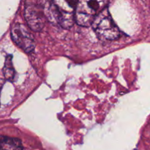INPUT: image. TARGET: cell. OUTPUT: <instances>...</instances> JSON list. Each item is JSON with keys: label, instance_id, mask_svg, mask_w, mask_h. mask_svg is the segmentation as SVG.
Segmentation results:
<instances>
[{"label": "cell", "instance_id": "1", "mask_svg": "<svg viewBox=\"0 0 150 150\" xmlns=\"http://www.w3.org/2000/svg\"><path fill=\"white\" fill-rule=\"evenodd\" d=\"M110 0H78L75 20L79 25L91 26L94 19L105 8Z\"/></svg>", "mask_w": 150, "mask_h": 150}, {"label": "cell", "instance_id": "2", "mask_svg": "<svg viewBox=\"0 0 150 150\" xmlns=\"http://www.w3.org/2000/svg\"><path fill=\"white\" fill-rule=\"evenodd\" d=\"M92 26L97 36L100 40H114L120 35V30L107 8L104 9L95 17Z\"/></svg>", "mask_w": 150, "mask_h": 150}, {"label": "cell", "instance_id": "3", "mask_svg": "<svg viewBox=\"0 0 150 150\" xmlns=\"http://www.w3.org/2000/svg\"><path fill=\"white\" fill-rule=\"evenodd\" d=\"M45 2L40 0H27L25 9V18L29 27L35 32H40L45 25Z\"/></svg>", "mask_w": 150, "mask_h": 150}, {"label": "cell", "instance_id": "4", "mask_svg": "<svg viewBox=\"0 0 150 150\" xmlns=\"http://www.w3.org/2000/svg\"><path fill=\"white\" fill-rule=\"evenodd\" d=\"M60 16L59 25L69 28L74 21L73 13L76 10L78 0H51Z\"/></svg>", "mask_w": 150, "mask_h": 150}, {"label": "cell", "instance_id": "5", "mask_svg": "<svg viewBox=\"0 0 150 150\" xmlns=\"http://www.w3.org/2000/svg\"><path fill=\"white\" fill-rule=\"evenodd\" d=\"M11 37L15 43L26 52H31L35 48L33 36L23 24L14 25L11 29Z\"/></svg>", "mask_w": 150, "mask_h": 150}, {"label": "cell", "instance_id": "6", "mask_svg": "<svg viewBox=\"0 0 150 150\" xmlns=\"http://www.w3.org/2000/svg\"><path fill=\"white\" fill-rule=\"evenodd\" d=\"M0 150H23V146L18 139L0 136Z\"/></svg>", "mask_w": 150, "mask_h": 150}, {"label": "cell", "instance_id": "7", "mask_svg": "<svg viewBox=\"0 0 150 150\" xmlns=\"http://www.w3.org/2000/svg\"><path fill=\"white\" fill-rule=\"evenodd\" d=\"M13 57L11 55H8L6 57L5 62H4V68H3V73L6 80L13 81L15 76V70L13 64Z\"/></svg>", "mask_w": 150, "mask_h": 150}, {"label": "cell", "instance_id": "8", "mask_svg": "<svg viewBox=\"0 0 150 150\" xmlns=\"http://www.w3.org/2000/svg\"><path fill=\"white\" fill-rule=\"evenodd\" d=\"M4 83H5V81L3 80V79H0V93H1V91L2 89L3 86H4Z\"/></svg>", "mask_w": 150, "mask_h": 150}]
</instances>
